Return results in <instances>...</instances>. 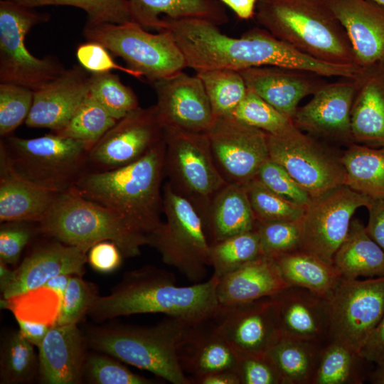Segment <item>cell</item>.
<instances>
[{
  "instance_id": "obj_20",
  "label": "cell",
  "mask_w": 384,
  "mask_h": 384,
  "mask_svg": "<svg viewBox=\"0 0 384 384\" xmlns=\"http://www.w3.org/2000/svg\"><path fill=\"white\" fill-rule=\"evenodd\" d=\"M49 238V241L35 246L15 269L14 281L2 294L3 299L41 288L47 280L58 274L83 276L88 251Z\"/></svg>"
},
{
  "instance_id": "obj_30",
  "label": "cell",
  "mask_w": 384,
  "mask_h": 384,
  "mask_svg": "<svg viewBox=\"0 0 384 384\" xmlns=\"http://www.w3.org/2000/svg\"><path fill=\"white\" fill-rule=\"evenodd\" d=\"M132 21L159 31L161 18H200L217 26L228 21L220 0H129Z\"/></svg>"
},
{
  "instance_id": "obj_25",
  "label": "cell",
  "mask_w": 384,
  "mask_h": 384,
  "mask_svg": "<svg viewBox=\"0 0 384 384\" xmlns=\"http://www.w3.org/2000/svg\"><path fill=\"white\" fill-rule=\"evenodd\" d=\"M289 285L274 259L260 255L218 279L216 297L228 305L270 297Z\"/></svg>"
},
{
  "instance_id": "obj_21",
  "label": "cell",
  "mask_w": 384,
  "mask_h": 384,
  "mask_svg": "<svg viewBox=\"0 0 384 384\" xmlns=\"http://www.w3.org/2000/svg\"><path fill=\"white\" fill-rule=\"evenodd\" d=\"M91 73L75 65L34 92L26 124L33 128L62 129L90 92Z\"/></svg>"
},
{
  "instance_id": "obj_38",
  "label": "cell",
  "mask_w": 384,
  "mask_h": 384,
  "mask_svg": "<svg viewBox=\"0 0 384 384\" xmlns=\"http://www.w3.org/2000/svg\"><path fill=\"white\" fill-rule=\"evenodd\" d=\"M262 255L256 229L210 244L209 266L213 276L220 278Z\"/></svg>"
},
{
  "instance_id": "obj_48",
  "label": "cell",
  "mask_w": 384,
  "mask_h": 384,
  "mask_svg": "<svg viewBox=\"0 0 384 384\" xmlns=\"http://www.w3.org/2000/svg\"><path fill=\"white\" fill-rule=\"evenodd\" d=\"M254 178L273 192L300 205L306 207L312 201L284 167L270 158L262 164Z\"/></svg>"
},
{
  "instance_id": "obj_43",
  "label": "cell",
  "mask_w": 384,
  "mask_h": 384,
  "mask_svg": "<svg viewBox=\"0 0 384 384\" xmlns=\"http://www.w3.org/2000/svg\"><path fill=\"white\" fill-rule=\"evenodd\" d=\"M29 8L70 6L84 10L87 21L124 23L132 21L129 0H10Z\"/></svg>"
},
{
  "instance_id": "obj_9",
  "label": "cell",
  "mask_w": 384,
  "mask_h": 384,
  "mask_svg": "<svg viewBox=\"0 0 384 384\" xmlns=\"http://www.w3.org/2000/svg\"><path fill=\"white\" fill-rule=\"evenodd\" d=\"M49 19L48 13L0 0V83L15 84L35 92L65 70L56 57L36 58L25 46L29 31Z\"/></svg>"
},
{
  "instance_id": "obj_14",
  "label": "cell",
  "mask_w": 384,
  "mask_h": 384,
  "mask_svg": "<svg viewBox=\"0 0 384 384\" xmlns=\"http://www.w3.org/2000/svg\"><path fill=\"white\" fill-rule=\"evenodd\" d=\"M205 133L214 163L228 183L246 185L270 158L267 134L233 115L215 117Z\"/></svg>"
},
{
  "instance_id": "obj_47",
  "label": "cell",
  "mask_w": 384,
  "mask_h": 384,
  "mask_svg": "<svg viewBox=\"0 0 384 384\" xmlns=\"http://www.w3.org/2000/svg\"><path fill=\"white\" fill-rule=\"evenodd\" d=\"M97 291L95 286L83 279L82 276L73 274L62 299L55 324H78L87 314Z\"/></svg>"
},
{
  "instance_id": "obj_45",
  "label": "cell",
  "mask_w": 384,
  "mask_h": 384,
  "mask_svg": "<svg viewBox=\"0 0 384 384\" xmlns=\"http://www.w3.org/2000/svg\"><path fill=\"white\" fill-rule=\"evenodd\" d=\"M302 220V219H301ZM275 222L256 224L261 255L275 259L300 249L302 222Z\"/></svg>"
},
{
  "instance_id": "obj_32",
  "label": "cell",
  "mask_w": 384,
  "mask_h": 384,
  "mask_svg": "<svg viewBox=\"0 0 384 384\" xmlns=\"http://www.w3.org/2000/svg\"><path fill=\"white\" fill-rule=\"evenodd\" d=\"M333 263L346 279L384 276V250L358 219L351 220L347 237L336 252Z\"/></svg>"
},
{
  "instance_id": "obj_4",
  "label": "cell",
  "mask_w": 384,
  "mask_h": 384,
  "mask_svg": "<svg viewBox=\"0 0 384 384\" xmlns=\"http://www.w3.org/2000/svg\"><path fill=\"white\" fill-rule=\"evenodd\" d=\"M192 325L167 319L151 326L114 324L87 329V346L125 363L152 373L172 384H192L178 351Z\"/></svg>"
},
{
  "instance_id": "obj_41",
  "label": "cell",
  "mask_w": 384,
  "mask_h": 384,
  "mask_svg": "<svg viewBox=\"0 0 384 384\" xmlns=\"http://www.w3.org/2000/svg\"><path fill=\"white\" fill-rule=\"evenodd\" d=\"M90 93L117 120L139 107L134 92L111 72L91 73Z\"/></svg>"
},
{
  "instance_id": "obj_60",
  "label": "cell",
  "mask_w": 384,
  "mask_h": 384,
  "mask_svg": "<svg viewBox=\"0 0 384 384\" xmlns=\"http://www.w3.org/2000/svg\"><path fill=\"white\" fill-rule=\"evenodd\" d=\"M376 368L371 375V381L375 384H384V354L375 361Z\"/></svg>"
},
{
  "instance_id": "obj_37",
  "label": "cell",
  "mask_w": 384,
  "mask_h": 384,
  "mask_svg": "<svg viewBox=\"0 0 384 384\" xmlns=\"http://www.w3.org/2000/svg\"><path fill=\"white\" fill-rule=\"evenodd\" d=\"M209 98L215 117L233 115L247 87L240 73L230 69L196 72Z\"/></svg>"
},
{
  "instance_id": "obj_33",
  "label": "cell",
  "mask_w": 384,
  "mask_h": 384,
  "mask_svg": "<svg viewBox=\"0 0 384 384\" xmlns=\"http://www.w3.org/2000/svg\"><path fill=\"white\" fill-rule=\"evenodd\" d=\"M341 160L345 185L371 199H384V147L353 142Z\"/></svg>"
},
{
  "instance_id": "obj_39",
  "label": "cell",
  "mask_w": 384,
  "mask_h": 384,
  "mask_svg": "<svg viewBox=\"0 0 384 384\" xmlns=\"http://www.w3.org/2000/svg\"><path fill=\"white\" fill-rule=\"evenodd\" d=\"M117 122L89 92L68 123L52 133L82 141L92 148Z\"/></svg>"
},
{
  "instance_id": "obj_29",
  "label": "cell",
  "mask_w": 384,
  "mask_h": 384,
  "mask_svg": "<svg viewBox=\"0 0 384 384\" xmlns=\"http://www.w3.org/2000/svg\"><path fill=\"white\" fill-rule=\"evenodd\" d=\"M210 244L255 229L245 185L226 183L213 198L202 218Z\"/></svg>"
},
{
  "instance_id": "obj_7",
  "label": "cell",
  "mask_w": 384,
  "mask_h": 384,
  "mask_svg": "<svg viewBox=\"0 0 384 384\" xmlns=\"http://www.w3.org/2000/svg\"><path fill=\"white\" fill-rule=\"evenodd\" d=\"M146 30L133 21L124 23L87 21L83 36L122 58L127 67L151 83L187 68L184 55L170 33H151Z\"/></svg>"
},
{
  "instance_id": "obj_15",
  "label": "cell",
  "mask_w": 384,
  "mask_h": 384,
  "mask_svg": "<svg viewBox=\"0 0 384 384\" xmlns=\"http://www.w3.org/2000/svg\"><path fill=\"white\" fill-rule=\"evenodd\" d=\"M164 138L156 105L137 109L117 120L88 153L89 171H103L130 164Z\"/></svg>"
},
{
  "instance_id": "obj_22",
  "label": "cell",
  "mask_w": 384,
  "mask_h": 384,
  "mask_svg": "<svg viewBox=\"0 0 384 384\" xmlns=\"http://www.w3.org/2000/svg\"><path fill=\"white\" fill-rule=\"evenodd\" d=\"M271 298L282 335L321 344L328 340L329 299L295 286Z\"/></svg>"
},
{
  "instance_id": "obj_58",
  "label": "cell",
  "mask_w": 384,
  "mask_h": 384,
  "mask_svg": "<svg viewBox=\"0 0 384 384\" xmlns=\"http://www.w3.org/2000/svg\"><path fill=\"white\" fill-rule=\"evenodd\" d=\"M73 274H60L47 280L42 287L55 292L61 299L63 298L65 289Z\"/></svg>"
},
{
  "instance_id": "obj_36",
  "label": "cell",
  "mask_w": 384,
  "mask_h": 384,
  "mask_svg": "<svg viewBox=\"0 0 384 384\" xmlns=\"http://www.w3.org/2000/svg\"><path fill=\"white\" fill-rule=\"evenodd\" d=\"M363 360L348 346L328 341L321 351L312 384L361 383L360 364Z\"/></svg>"
},
{
  "instance_id": "obj_56",
  "label": "cell",
  "mask_w": 384,
  "mask_h": 384,
  "mask_svg": "<svg viewBox=\"0 0 384 384\" xmlns=\"http://www.w3.org/2000/svg\"><path fill=\"white\" fill-rule=\"evenodd\" d=\"M191 379L192 384H240V378L234 370L217 371Z\"/></svg>"
},
{
  "instance_id": "obj_5",
  "label": "cell",
  "mask_w": 384,
  "mask_h": 384,
  "mask_svg": "<svg viewBox=\"0 0 384 384\" xmlns=\"http://www.w3.org/2000/svg\"><path fill=\"white\" fill-rule=\"evenodd\" d=\"M41 234L89 251L95 244L110 240L124 257L141 255L148 238L129 228L107 208L81 196L74 188L57 195L46 217L38 223Z\"/></svg>"
},
{
  "instance_id": "obj_46",
  "label": "cell",
  "mask_w": 384,
  "mask_h": 384,
  "mask_svg": "<svg viewBox=\"0 0 384 384\" xmlns=\"http://www.w3.org/2000/svg\"><path fill=\"white\" fill-rule=\"evenodd\" d=\"M34 91L25 87L0 83V135L4 138L14 132L31 111Z\"/></svg>"
},
{
  "instance_id": "obj_12",
  "label": "cell",
  "mask_w": 384,
  "mask_h": 384,
  "mask_svg": "<svg viewBox=\"0 0 384 384\" xmlns=\"http://www.w3.org/2000/svg\"><path fill=\"white\" fill-rule=\"evenodd\" d=\"M328 341L359 353L384 315V276L341 280L329 299Z\"/></svg>"
},
{
  "instance_id": "obj_50",
  "label": "cell",
  "mask_w": 384,
  "mask_h": 384,
  "mask_svg": "<svg viewBox=\"0 0 384 384\" xmlns=\"http://www.w3.org/2000/svg\"><path fill=\"white\" fill-rule=\"evenodd\" d=\"M238 353L235 371L240 384H284L279 370L267 353Z\"/></svg>"
},
{
  "instance_id": "obj_13",
  "label": "cell",
  "mask_w": 384,
  "mask_h": 384,
  "mask_svg": "<svg viewBox=\"0 0 384 384\" xmlns=\"http://www.w3.org/2000/svg\"><path fill=\"white\" fill-rule=\"evenodd\" d=\"M373 199L342 184L312 199L301 220L299 250L333 263V257L347 237L352 218Z\"/></svg>"
},
{
  "instance_id": "obj_28",
  "label": "cell",
  "mask_w": 384,
  "mask_h": 384,
  "mask_svg": "<svg viewBox=\"0 0 384 384\" xmlns=\"http://www.w3.org/2000/svg\"><path fill=\"white\" fill-rule=\"evenodd\" d=\"M58 193L38 187L12 171L0 154V220L39 223Z\"/></svg>"
},
{
  "instance_id": "obj_61",
  "label": "cell",
  "mask_w": 384,
  "mask_h": 384,
  "mask_svg": "<svg viewBox=\"0 0 384 384\" xmlns=\"http://www.w3.org/2000/svg\"><path fill=\"white\" fill-rule=\"evenodd\" d=\"M373 1H375L380 4L384 5V0H372Z\"/></svg>"
},
{
  "instance_id": "obj_44",
  "label": "cell",
  "mask_w": 384,
  "mask_h": 384,
  "mask_svg": "<svg viewBox=\"0 0 384 384\" xmlns=\"http://www.w3.org/2000/svg\"><path fill=\"white\" fill-rule=\"evenodd\" d=\"M87 353L83 380L91 384H152L154 380L131 371L116 358L99 351Z\"/></svg>"
},
{
  "instance_id": "obj_24",
  "label": "cell",
  "mask_w": 384,
  "mask_h": 384,
  "mask_svg": "<svg viewBox=\"0 0 384 384\" xmlns=\"http://www.w3.org/2000/svg\"><path fill=\"white\" fill-rule=\"evenodd\" d=\"M86 347L85 336L77 324H54L38 347L40 383H82Z\"/></svg>"
},
{
  "instance_id": "obj_52",
  "label": "cell",
  "mask_w": 384,
  "mask_h": 384,
  "mask_svg": "<svg viewBox=\"0 0 384 384\" xmlns=\"http://www.w3.org/2000/svg\"><path fill=\"white\" fill-rule=\"evenodd\" d=\"M124 256L117 245L104 240L92 246L87 252V262L96 272L109 274L116 271L122 263Z\"/></svg>"
},
{
  "instance_id": "obj_54",
  "label": "cell",
  "mask_w": 384,
  "mask_h": 384,
  "mask_svg": "<svg viewBox=\"0 0 384 384\" xmlns=\"http://www.w3.org/2000/svg\"><path fill=\"white\" fill-rule=\"evenodd\" d=\"M358 353L365 361L373 362L384 354V315Z\"/></svg>"
},
{
  "instance_id": "obj_26",
  "label": "cell",
  "mask_w": 384,
  "mask_h": 384,
  "mask_svg": "<svg viewBox=\"0 0 384 384\" xmlns=\"http://www.w3.org/2000/svg\"><path fill=\"white\" fill-rule=\"evenodd\" d=\"M351 113V127L355 143L384 147V63L365 69Z\"/></svg>"
},
{
  "instance_id": "obj_17",
  "label": "cell",
  "mask_w": 384,
  "mask_h": 384,
  "mask_svg": "<svg viewBox=\"0 0 384 384\" xmlns=\"http://www.w3.org/2000/svg\"><path fill=\"white\" fill-rule=\"evenodd\" d=\"M156 107L164 128L206 132L215 117L200 78L181 71L151 83Z\"/></svg>"
},
{
  "instance_id": "obj_55",
  "label": "cell",
  "mask_w": 384,
  "mask_h": 384,
  "mask_svg": "<svg viewBox=\"0 0 384 384\" xmlns=\"http://www.w3.org/2000/svg\"><path fill=\"white\" fill-rule=\"evenodd\" d=\"M18 330L33 345L38 347L53 324L26 320L15 316Z\"/></svg>"
},
{
  "instance_id": "obj_34",
  "label": "cell",
  "mask_w": 384,
  "mask_h": 384,
  "mask_svg": "<svg viewBox=\"0 0 384 384\" xmlns=\"http://www.w3.org/2000/svg\"><path fill=\"white\" fill-rule=\"evenodd\" d=\"M323 344L282 335L267 351L284 384L312 383Z\"/></svg>"
},
{
  "instance_id": "obj_42",
  "label": "cell",
  "mask_w": 384,
  "mask_h": 384,
  "mask_svg": "<svg viewBox=\"0 0 384 384\" xmlns=\"http://www.w3.org/2000/svg\"><path fill=\"white\" fill-rule=\"evenodd\" d=\"M233 116L272 135L284 134L296 127L291 118L249 89Z\"/></svg>"
},
{
  "instance_id": "obj_11",
  "label": "cell",
  "mask_w": 384,
  "mask_h": 384,
  "mask_svg": "<svg viewBox=\"0 0 384 384\" xmlns=\"http://www.w3.org/2000/svg\"><path fill=\"white\" fill-rule=\"evenodd\" d=\"M269 157L278 163L312 198L344 184L341 156L297 127L279 134H267Z\"/></svg>"
},
{
  "instance_id": "obj_31",
  "label": "cell",
  "mask_w": 384,
  "mask_h": 384,
  "mask_svg": "<svg viewBox=\"0 0 384 384\" xmlns=\"http://www.w3.org/2000/svg\"><path fill=\"white\" fill-rule=\"evenodd\" d=\"M289 286L305 288L329 299L343 279L336 266L321 257L297 250L274 259Z\"/></svg>"
},
{
  "instance_id": "obj_2",
  "label": "cell",
  "mask_w": 384,
  "mask_h": 384,
  "mask_svg": "<svg viewBox=\"0 0 384 384\" xmlns=\"http://www.w3.org/2000/svg\"><path fill=\"white\" fill-rule=\"evenodd\" d=\"M165 139L137 161L112 170H87L74 188L83 197L117 215L149 238L162 221Z\"/></svg>"
},
{
  "instance_id": "obj_49",
  "label": "cell",
  "mask_w": 384,
  "mask_h": 384,
  "mask_svg": "<svg viewBox=\"0 0 384 384\" xmlns=\"http://www.w3.org/2000/svg\"><path fill=\"white\" fill-rule=\"evenodd\" d=\"M27 221L3 222L0 226V261L16 266L26 246L41 233L38 223Z\"/></svg>"
},
{
  "instance_id": "obj_23",
  "label": "cell",
  "mask_w": 384,
  "mask_h": 384,
  "mask_svg": "<svg viewBox=\"0 0 384 384\" xmlns=\"http://www.w3.org/2000/svg\"><path fill=\"white\" fill-rule=\"evenodd\" d=\"M239 72L247 89L292 120L300 101L326 84L314 73L282 67H252Z\"/></svg>"
},
{
  "instance_id": "obj_1",
  "label": "cell",
  "mask_w": 384,
  "mask_h": 384,
  "mask_svg": "<svg viewBox=\"0 0 384 384\" xmlns=\"http://www.w3.org/2000/svg\"><path fill=\"white\" fill-rule=\"evenodd\" d=\"M218 278L178 286L174 274L154 265L126 272L110 294L95 298L87 315L102 322L137 314H164L194 325L211 318L219 304Z\"/></svg>"
},
{
  "instance_id": "obj_59",
  "label": "cell",
  "mask_w": 384,
  "mask_h": 384,
  "mask_svg": "<svg viewBox=\"0 0 384 384\" xmlns=\"http://www.w3.org/2000/svg\"><path fill=\"white\" fill-rule=\"evenodd\" d=\"M15 269L11 270L9 265L0 261V292L3 294L11 285L15 279Z\"/></svg>"
},
{
  "instance_id": "obj_40",
  "label": "cell",
  "mask_w": 384,
  "mask_h": 384,
  "mask_svg": "<svg viewBox=\"0 0 384 384\" xmlns=\"http://www.w3.org/2000/svg\"><path fill=\"white\" fill-rule=\"evenodd\" d=\"M245 188L257 223L297 221L304 215L306 206L273 192L255 178Z\"/></svg>"
},
{
  "instance_id": "obj_27",
  "label": "cell",
  "mask_w": 384,
  "mask_h": 384,
  "mask_svg": "<svg viewBox=\"0 0 384 384\" xmlns=\"http://www.w3.org/2000/svg\"><path fill=\"white\" fill-rule=\"evenodd\" d=\"M178 357L183 371L195 378L217 371H235L238 353L216 332L209 319L190 327Z\"/></svg>"
},
{
  "instance_id": "obj_53",
  "label": "cell",
  "mask_w": 384,
  "mask_h": 384,
  "mask_svg": "<svg viewBox=\"0 0 384 384\" xmlns=\"http://www.w3.org/2000/svg\"><path fill=\"white\" fill-rule=\"evenodd\" d=\"M367 209L368 220L366 230L384 250V199H373Z\"/></svg>"
},
{
  "instance_id": "obj_16",
  "label": "cell",
  "mask_w": 384,
  "mask_h": 384,
  "mask_svg": "<svg viewBox=\"0 0 384 384\" xmlns=\"http://www.w3.org/2000/svg\"><path fill=\"white\" fill-rule=\"evenodd\" d=\"M210 321L216 332L239 353H265L282 336L271 297L219 304Z\"/></svg>"
},
{
  "instance_id": "obj_19",
  "label": "cell",
  "mask_w": 384,
  "mask_h": 384,
  "mask_svg": "<svg viewBox=\"0 0 384 384\" xmlns=\"http://www.w3.org/2000/svg\"><path fill=\"white\" fill-rule=\"evenodd\" d=\"M344 28L358 65L384 63V5L372 0H323Z\"/></svg>"
},
{
  "instance_id": "obj_6",
  "label": "cell",
  "mask_w": 384,
  "mask_h": 384,
  "mask_svg": "<svg viewBox=\"0 0 384 384\" xmlns=\"http://www.w3.org/2000/svg\"><path fill=\"white\" fill-rule=\"evenodd\" d=\"M90 149L82 141L51 133L32 139L4 137L1 140L0 154L20 177L60 193L73 188L88 170Z\"/></svg>"
},
{
  "instance_id": "obj_35",
  "label": "cell",
  "mask_w": 384,
  "mask_h": 384,
  "mask_svg": "<svg viewBox=\"0 0 384 384\" xmlns=\"http://www.w3.org/2000/svg\"><path fill=\"white\" fill-rule=\"evenodd\" d=\"M34 345L19 330L8 331L0 342V383L32 382L38 374V356Z\"/></svg>"
},
{
  "instance_id": "obj_57",
  "label": "cell",
  "mask_w": 384,
  "mask_h": 384,
  "mask_svg": "<svg viewBox=\"0 0 384 384\" xmlns=\"http://www.w3.org/2000/svg\"><path fill=\"white\" fill-rule=\"evenodd\" d=\"M259 0H220L236 16L242 20H250L255 17L257 4Z\"/></svg>"
},
{
  "instance_id": "obj_8",
  "label": "cell",
  "mask_w": 384,
  "mask_h": 384,
  "mask_svg": "<svg viewBox=\"0 0 384 384\" xmlns=\"http://www.w3.org/2000/svg\"><path fill=\"white\" fill-rule=\"evenodd\" d=\"M166 220L149 237V245L164 263L175 267L189 281L201 282L209 266L210 242L195 206L166 181L162 188Z\"/></svg>"
},
{
  "instance_id": "obj_18",
  "label": "cell",
  "mask_w": 384,
  "mask_h": 384,
  "mask_svg": "<svg viewBox=\"0 0 384 384\" xmlns=\"http://www.w3.org/2000/svg\"><path fill=\"white\" fill-rule=\"evenodd\" d=\"M358 78L326 83L306 105L299 107L295 126L316 138L353 143L351 113Z\"/></svg>"
},
{
  "instance_id": "obj_51",
  "label": "cell",
  "mask_w": 384,
  "mask_h": 384,
  "mask_svg": "<svg viewBox=\"0 0 384 384\" xmlns=\"http://www.w3.org/2000/svg\"><path fill=\"white\" fill-rule=\"evenodd\" d=\"M75 54L80 65L91 73H107L115 69L142 78L137 73L128 67L116 63L109 50L97 42L88 41L79 45Z\"/></svg>"
},
{
  "instance_id": "obj_10",
  "label": "cell",
  "mask_w": 384,
  "mask_h": 384,
  "mask_svg": "<svg viewBox=\"0 0 384 384\" xmlns=\"http://www.w3.org/2000/svg\"><path fill=\"white\" fill-rule=\"evenodd\" d=\"M164 177L188 199L201 218L215 194L228 183L218 170L206 133L164 128Z\"/></svg>"
},
{
  "instance_id": "obj_3",
  "label": "cell",
  "mask_w": 384,
  "mask_h": 384,
  "mask_svg": "<svg viewBox=\"0 0 384 384\" xmlns=\"http://www.w3.org/2000/svg\"><path fill=\"white\" fill-rule=\"evenodd\" d=\"M255 18L261 28L309 56L360 67L344 28L323 0H259Z\"/></svg>"
}]
</instances>
